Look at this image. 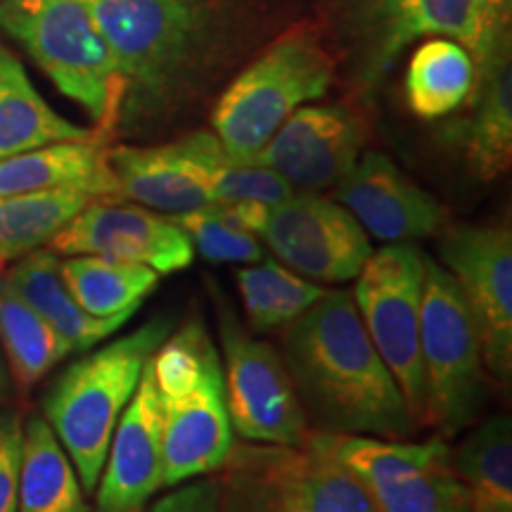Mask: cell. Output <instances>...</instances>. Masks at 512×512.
<instances>
[{"label":"cell","instance_id":"cell-1","mask_svg":"<svg viewBox=\"0 0 512 512\" xmlns=\"http://www.w3.org/2000/svg\"><path fill=\"white\" fill-rule=\"evenodd\" d=\"M280 356L306 420H313L318 432L380 439H411L418 432L351 292L325 290L311 309L285 325Z\"/></svg>","mask_w":512,"mask_h":512},{"label":"cell","instance_id":"cell-2","mask_svg":"<svg viewBox=\"0 0 512 512\" xmlns=\"http://www.w3.org/2000/svg\"><path fill=\"white\" fill-rule=\"evenodd\" d=\"M126 79V117L159 110L219 38L223 0H81Z\"/></svg>","mask_w":512,"mask_h":512},{"label":"cell","instance_id":"cell-3","mask_svg":"<svg viewBox=\"0 0 512 512\" xmlns=\"http://www.w3.org/2000/svg\"><path fill=\"white\" fill-rule=\"evenodd\" d=\"M162 406L164 486L223 470L235 446L221 354L202 323H188L150 358Z\"/></svg>","mask_w":512,"mask_h":512},{"label":"cell","instance_id":"cell-4","mask_svg":"<svg viewBox=\"0 0 512 512\" xmlns=\"http://www.w3.org/2000/svg\"><path fill=\"white\" fill-rule=\"evenodd\" d=\"M169 332V318H155L105 347L88 349L48 389L43 413L88 494L98 486L114 427L136 394L143 368Z\"/></svg>","mask_w":512,"mask_h":512},{"label":"cell","instance_id":"cell-5","mask_svg":"<svg viewBox=\"0 0 512 512\" xmlns=\"http://www.w3.org/2000/svg\"><path fill=\"white\" fill-rule=\"evenodd\" d=\"M0 31L34 57L64 98L91 114L102 138L121 124L126 79L81 0H0Z\"/></svg>","mask_w":512,"mask_h":512},{"label":"cell","instance_id":"cell-6","mask_svg":"<svg viewBox=\"0 0 512 512\" xmlns=\"http://www.w3.org/2000/svg\"><path fill=\"white\" fill-rule=\"evenodd\" d=\"M335 64L309 29H292L238 74L211 112V131L242 162H254L280 126L302 105L320 100Z\"/></svg>","mask_w":512,"mask_h":512},{"label":"cell","instance_id":"cell-7","mask_svg":"<svg viewBox=\"0 0 512 512\" xmlns=\"http://www.w3.org/2000/svg\"><path fill=\"white\" fill-rule=\"evenodd\" d=\"M425 425L453 439L477 420L486 399V366L475 318L456 280L425 254L420 320Z\"/></svg>","mask_w":512,"mask_h":512},{"label":"cell","instance_id":"cell-8","mask_svg":"<svg viewBox=\"0 0 512 512\" xmlns=\"http://www.w3.org/2000/svg\"><path fill=\"white\" fill-rule=\"evenodd\" d=\"M422 290L425 252L415 242H389L377 252L373 249L351 290L363 328L394 375L418 427L425 425L420 366Z\"/></svg>","mask_w":512,"mask_h":512},{"label":"cell","instance_id":"cell-9","mask_svg":"<svg viewBox=\"0 0 512 512\" xmlns=\"http://www.w3.org/2000/svg\"><path fill=\"white\" fill-rule=\"evenodd\" d=\"M316 437L361 479L375 512H467L451 446L439 434L427 441L330 432Z\"/></svg>","mask_w":512,"mask_h":512},{"label":"cell","instance_id":"cell-10","mask_svg":"<svg viewBox=\"0 0 512 512\" xmlns=\"http://www.w3.org/2000/svg\"><path fill=\"white\" fill-rule=\"evenodd\" d=\"M216 316L233 432L247 444L302 446L311 427L283 356L242 328L223 297H216Z\"/></svg>","mask_w":512,"mask_h":512},{"label":"cell","instance_id":"cell-11","mask_svg":"<svg viewBox=\"0 0 512 512\" xmlns=\"http://www.w3.org/2000/svg\"><path fill=\"white\" fill-rule=\"evenodd\" d=\"M441 268L456 280L475 318L486 373L512 377V235L503 223H453L439 230Z\"/></svg>","mask_w":512,"mask_h":512},{"label":"cell","instance_id":"cell-12","mask_svg":"<svg viewBox=\"0 0 512 512\" xmlns=\"http://www.w3.org/2000/svg\"><path fill=\"white\" fill-rule=\"evenodd\" d=\"M259 238L280 264L313 283H351L373 254L351 211L318 192H297L266 211Z\"/></svg>","mask_w":512,"mask_h":512},{"label":"cell","instance_id":"cell-13","mask_svg":"<svg viewBox=\"0 0 512 512\" xmlns=\"http://www.w3.org/2000/svg\"><path fill=\"white\" fill-rule=\"evenodd\" d=\"M363 31L368 83L387 74L418 38L460 43L475 62V72L508 55V31L491 22L482 0H368Z\"/></svg>","mask_w":512,"mask_h":512},{"label":"cell","instance_id":"cell-14","mask_svg":"<svg viewBox=\"0 0 512 512\" xmlns=\"http://www.w3.org/2000/svg\"><path fill=\"white\" fill-rule=\"evenodd\" d=\"M57 256H105L143 264L159 275L185 271L195 259L188 235L169 216L136 202L93 200L48 242Z\"/></svg>","mask_w":512,"mask_h":512},{"label":"cell","instance_id":"cell-15","mask_svg":"<svg viewBox=\"0 0 512 512\" xmlns=\"http://www.w3.org/2000/svg\"><path fill=\"white\" fill-rule=\"evenodd\" d=\"M368 126L347 105H302L254 157L292 190H330L354 169L366 147Z\"/></svg>","mask_w":512,"mask_h":512},{"label":"cell","instance_id":"cell-16","mask_svg":"<svg viewBox=\"0 0 512 512\" xmlns=\"http://www.w3.org/2000/svg\"><path fill=\"white\" fill-rule=\"evenodd\" d=\"M335 200L368 235L382 242H415L446 226V209L384 152H363L335 185Z\"/></svg>","mask_w":512,"mask_h":512},{"label":"cell","instance_id":"cell-17","mask_svg":"<svg viewBox=\"0 0 512 512\" xmlns=\"http://www.w3.org/2000/svg\"><path fill=\"white\" fill-rule=\"evenodd\" d=\"M278 512H375L366 486L316 432L302 446L240 444Z\"/></svg>","mask_w":512,"mask_h":512},{"label":"cell","instance_id":"cell-18","mask_svg":"<svg viewBox=\"0 0 512 512\" xmlns=\"http://www.w3.org/2000/svg\"><path fill=\"white\" fill-rule=\"evenodd\" d=\"M162 486V406L147 361L136 394L131 396L114 427L105 465L95 486V510L140 512Z\"/></svg>","mask_w":512,"mask_h":512},{"label":"cell","instance_id":"cell-19","mask_svg":"<svg viewBox=\"0 0 512 512\" xmlns=\"http://www.w3.org/2000/svg\"><path fill=\"white\" fill-rule=\"evenodd\" d=\"M57 190L119 200L105 138L67 140L0 159V197Z\"/></svg>","mask_w":512,"mask_h":512},{"label":"cell","instance_id":"cell-20","mask_svg":"<svg viewBox=\"0 0 512 512\" xmlns=\"http://www.w3.org/2000/svg\"><path fill=\"white\" fill-rule=\"evenodd\" d=\"M107 159L119 197L124 200L164 216L214 207L207 188L174 143L152 147L119 145L107 150Z\"/></svg>","mask_w":512,"mask_h":512},{"label":"cell","instance_id":"cell-21","mask_svg":"<svg viewBox=\"0 0 512 512\" xmlns=\"http://www.w3.org/2000/svg\"><path fill=\"white\" fill-rule=\"evenodd\" d=\"M470 117L458 126L467 166L489 183L508 174L512 162V69L510 55L475 72Z\"/></svg>","mask_w":512,"mask_h":512},{"label":"cell","instance_id":"cell-22","mask_svg":"<svg viewBox=\"0 0 512 512\" xmlns=\"http://www.w3.org/2000/svg\"><path fill=\"white\" fill-rule=\"evenodd\" d=\"M5 275H8L12 287L53 325L57 335L67 339L72 351L93 349L95 344L105 342L133 318L131 313H121L114 318H95L83 311L64 283L60 256L46 247L15 261Z\"/></svg>","mask_w":512,"mask_h":512},{"label":"cell","instance_id":"cell-23","mask_svg":"<svg viewBox=\"0 0 512 512\" xmlns=\"http://www.w3.org/2000/svg\"><path fill=\"white\" fill-rule=\"evenodd\" d=\"M88 138L102 136L57 114L36 91L24 64L0 46V159Z\"/></svg>","mask_w":512,"mask_h":512},{"label":"cell","instance_id":"cell-24","mask_svg":"<svg viewBox=\"0 0 512 512\" xmlns=\"http://www.w3.org/2000/svg\"><path fill=\"white\" fill-rule=\"evenodd\" d=\"M17 512H91L74 463L41 415L24 422Z\"/></svg>","mask_w":512,"mask_h":512},{"label":"cell","instance_id":"cell-25","mask_svg":"<svg viewBox=\"0 0 512 512\" xmlns=\"http://www.w3.org/2000/svg\"><path fill=\"white\" fill-rule=\"evenodd\" d=\"M176 150L188 159L214 204L264 202L278 204L292 195V185L264 164L235 159L214 131H195L174 140Z\"/></svg>","mask_w":512,"mask_h":512},{"label":"cell","instance_id":"cell-26","mask_svg":"<svg viewBox=\"0 0 512 512\" xmlns=\"http://www.w3.org/2000/svg\"><path fill=\"white\" fill-rule=\"evenodd\" d=\"M453 467L465 486L467 512H512V425L491 415L451 448Z\"/></svg>","mask_w":512,"mask_h":512},{"label":"cell","instance_id":"cell-27","mask_svg":"<svg viewBox=\"0 0 512 512\" xmlns=\"http://www.w3.org/2000/svg\"><path fill=\"white\" fill-rule=\"evenodd\" d=\"M60 273L81 309L95 318L136 316L159 285V273L152 268L91 254L60 259Z\"/></svg>","mask_w":512,"mask_h":512},{"label":"cell","instance_id":"cell-28","mask_svg":"<svg viewBox=\"0 0 512 512\" xmlns=\"http://www.w3.org/2000/svg\"><path fill=\"white\" fill-rule=\"evenodd\" d=\"M0 349L8 373L22 389L43 380L72 354L67 339L12 287L8 275H0Z\"/></svg>","mask_w":512,"mask_h":512},{"label":"cell","instance_id":"cell-29","mask_svg":"<svg viewBox=\"0 0 512 512\" xmlns=\"http://www.w3.org/2000/svg\"><path fill=\"white\" fill-rule=\"evenodd\" d=\"M475 86V62L451 38H430L406 72V100L418 119H444L463 107Z\"/></svg>","mask_w":512,"mask_h":512},{"label":"cell","instance_id":"cell-30","mask_svg":"<svg viewBox=\"0 0 512 512\" xmlns=\"http://www.w3.org/2000/svg\"><path fill=\"white\" fill-rule=\"evenodd\" d=\"M95 197L76 190L0 197V268L48 247Z\"/></svg>","mask_w":512,"mask_h":512},{"label":"cell","instance_id":"cell-31","mask_svg":"<svg viewBox=\"0 0 512 512\" xmlns=\"http://www.w3.org/2000/svg\"><path fill=\"white\" fill-rule=\"evenodd\" d=\"M242 309L254 332H271L290 325L325 294V287L275 259L247 266L235 275Z\"/></svg>","mask_w":512,"mask_h":512},{"label":"cell","instance_id":"cell-32","mask_svg":"<svg viewBox=\"0 0 512 512\" xmlns=\"http://www.w3.org/2000/svg\"><path fill=\"white\" fill-rule=\"evenodd\" d=\"M207 261L214 264H256L264 259V242L254 233L240 230L223 219L214 207L169 216Z\"/></svg>","mask_w":512,"mask_h":512},{"label":"cell","instance_id":"cell-33","mask_svg":"<svg viewBox=\"0 0 512 512\" xmlns=\"http://www.w3.org/2000/svg\"><path fill=\"white\" fill-rule=\"evenodd\" d=\"M223 470L226 475L221 477L219 512H278L271 491L242 446H233Z\"/></svg>","mask_w":512,"mask_h":512},{"label":"cell","instance_id":"cell-34","mask_svg":"<svg viewBox=\"0 0 512 512\" xmlns=\"http://www.w3.org/2000/svg\"><path fill=\"white\" fill-rule=\"evenodd\" d=\"M24 420L17 411H0V512H17Z\"/></svg>","mask_w":512,"mask_h":512},{"label":"cell","instance_id":"cell-35","mask_svg":"<svg viewBox=\"0 0 512 512\" xmlns=\"http://www.w3.org/2000/svg\"><path fill=\"white\" fill-rule=\"evenodd\" d=\"M221 479L200 477L178 484L171 494L152 503L147 512H219Z\"/></svg>","mask_w":512,"mask_h":512},{"label":"cell","instance_id":"cell-36","mask_svg":"<svg viewBox=\"0 0 512 512\" xmlns=\"http://www.w3.org/2000/svg\"><path fill=\"white\" fill-rule=\"evenodd\" d=\"M486 12H489L491 22L496 24L498 29L508 31V22H510V5L512 0H482Z\"/></svg>","mask_w":512,"mask_h":512},{"label":"cell","instance_id":"cell-37","mask_svg":"<svg viewBox=\"0 0 512 512\" xmlns=\"http://www.w3.org/2000/svg\"><path fill=\"white\" fill-rule=\"evenodd\" d=\"M8 387H10V373H8V366H5L3 354H0V401H3V396L8 394Z\"/></svg>","mask_w":512,"mask_h":512}]
</instances>
